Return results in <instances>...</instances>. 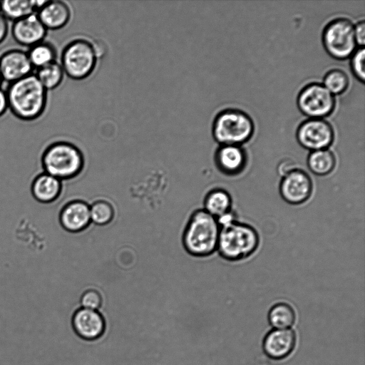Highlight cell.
Instances as JSON below:
<instances>
[{"label": "cell", "mask_w": 365, "mask_h": 365, "mask_svg": "<svg viewBox=\"0 0 365 365\" xmlns=\"http://www.w3.org/2000/svg\"><path fill=\"white\" fill-rule=\"evenodd\" d=\"M9 31V21L0 14V44L6 40Z\"/></svg>", "instance_id": "31"}, {"label": "cell", "mask_w": 365, "mask_h": 365, "mask_svg": "<svg viewBox=\"0 0 365 365\" xmlns=\"http://www.w3.org/2000/svg\"><path fill=\"white\" fill-rule=\"evenodd\" d=\"M0 14H1V6H0Z\"/></svg>", "instance_id": "35"}, {"label": "cell", "mask_w": 365, "mask_h": 365, "mask_svg": "<svg viewBox=\"0 0 365 365\" xmlns=\"http://www.w3.org/2000/svg\"><path fill=\"white\" fill-rule=\"evenodd\" d=\"M72 327L81 339L94 340L103 334L105 322L98 311L80 307L73 315Z\"/></svg>", "instance_id": "15"}, {"label": "cell", "mask_w": 365, "mask_h": 365, "mask_svg": "<svg viewBox=\"0 0 365 365\" xmlns=\"http://www.w3.org/2000/svg\"><path fill=\"white\" fill-rule=\"evenodd\" d=\"M322 42L331 57L339 60L347 58L356 49L354 26L347 19L332 20L323 31Z\"/></svg>", "instance_id": "7"}, {"label": "cell", "mask_w": 365, "mask_h": 365, "mask_svg": "<svg viewBox=\"0 0 365 365\" xmlns=\"http://www.w3.org/2000/svg\"><path fill=\"white\" fill-rule=\"evenodd\" d=\"M61 190V180L45 172L37 175L31 185L33 197L43 203L55 201L59 197Z\"/></svg>", "instance_id": "18"}, {"label": "cell", "mask_w": 365, "mask_h": 365, "mask_svg": "<svg viewBox=\"0 0 365 365\" xmlns=\"http://www.w3.org/2000/svg\"><path fill=\"white\" fill-rule=\"evenodd\" d=\"M102 304L101 294L94 289L84 290L79 299L80 307L85 309L98 310Z\"/></svg>", "instance_id": "27"}, {"label": "cell", "mask_w": 365, "mask_h": 365, "mask_svg": "<svg viewBox=\"0 0 365 365\" xmlns=\"http://www.w3.org/2000/svg\"><path fill=\"white\" fill-rule=\"evenodd\" d=\"M33 70L27 52L22 49H9L0 56L3 81L11 83L33 73Z\"/></svg>", "instance_id": "12"}, {"label": "cell", "mask_w": 365, "mask_h": 365, "mask_svg": "<svg viewBox=\"0 0 365 365\" xmlns=\"http://www.w3.org/2000/svg\"><path fill=\"white\" fill-rule=\"evenodd\" d=\"M26 52L34 69L40 68L56 61V49L51 43L46 41L30 47Z\"/></svg>", "instance_id": "22"}, {"label": "cell", "mask_w": 365, "mask_h": 365, "mask_svg": "<svg viewBox=\"0 0 365 365\" xmlns=\"http://www.w3.org/2000/svg\"><path fill=\"white\" fill-rule=\"evenodd\" d=\"M364 58L365 50L364 47H361L354 52L351 60L352 73L361 82H364L365 78Z\"/></svg>", "instance_id": "28"}, {"label": "cell", "mask_w": 365, "mask_h": 365, "mask_svg": "<svg viewBox=\"0 0 365 365\" xmlns=\"http://www.w3.org/2000/svg\"><path fill=\"white\" fill-rule=\"evenodd\" d=\"M253 365H272L270 362L264 361V360H260L258 361H256Z\"/></svg>", "instance_id": "33"}, {"label": "cell", "mask_w": 365, "mask_h": 365, "mask_svg": "<svg viewBox=\"0 0 365 365\" xmlns=\"http://www.w3.org/2000/svg\"><path fill=\"white\" fill-rule=\"evenodd\" d=\"M300 111L310 118L329 115L335 106V98L322 84L312 83L304 86L297 97Z\"/></svg>", "instance_id": "8"}, {"label": "cell", "mask_w": 365, "mask_h": 365, "mask_svg": "<svg viewBox=\"0 0 365 365\" xmlns=\"http://www.w3.org/2000/svg\"><path fill=\"white\" fill-rule=\"evenodd\" d=\"M336 163L335 155L329 149L311 151L307 160L309 170L318 176H325L331 173Z\"/></svg>", "instance_id": "21"}, {"label": "cell", "mask_w": 365, "mask_h": 365, "mask_svg": "<svg viewBox=\"0 0 365 365\" xmlns=\"http://www.w3.org/2000/svg\"><path fill=\"white\" fill-rule=\"evenodd\" d=\"M202 208L217 219L232 211V197L223 188H213L205 195Z\"/></svg>", "instance_id": "20"}, {"label": "cell", "mask_w": 365, "mask_h": 365, "mask_svg": "<svg viewBox=\"0 0 365 365\" xmlns=\"http://www.w3.org/2000/svg\"><path fill=\"white\" fill-rule=\"evenodd\" d=\"M313 192V182L304 170L295 168L281 178L279 192L282 200L292 205L306 202Z\"/></svg>", "instance_id": "10"}, {"label": "cell", "mask_w": 365, "mask_h": 365, "mask_svg": "<svg viewBox=\"0 0 365 365\" xmlns=\"http://www.w3.org/2000/svg\"><path fill=\"white\" fill-rule=\"evenodd\" d=\"M349 77L340 69L329 71L324 78V86L332 94L339 95L349 86Z\"/></svg>", "instance_id": "26"}, {"label": "cell", "mask_w": 365, "mask_h": 365, "mask_svg": "<svg viewBox=\"0 0 365 365\" xmlns=\"http://www.w3.org/2000/svg\"><path fill=\"white\" fill-rule=\"evenodd\" d=\"M41 163L43 171L60 180L77 177L85 167V158L75 144L56 140L43 148Z\"/></svg>", "instance_id": "4"}, {"label": "cell", "mask_w": 365, "mask_h": 365, "mask_svg": "<svg viewBox=\"0 0 365 365\" xmlns=\"http://www.w3.org/2000/svg\"><path fill=\"white\" fill-rule=\"evenodd\" d=\"M89 205L91 224L96 226H105L113 220L115 209L113 204L110 200L99 198Z\"/></svg>", "instance_id": "24"}, {"label": "cell", "mask_w": 365, "mask_h": 365, "mask_svg": "<svg viewBox=\"0 0 365 365\" xmlns=\"http://www.w3.org/2000/svg\"><path fill=\"white\" fill-rule=\"evenodd\" d=\"M214 161L222 174L233 177L245 170L247 158L245 150L240 145H222L215 151Z\"/></svg>", "instance_id": "14"}, {"label": "cell", "mask_w": 365, "mask_h": 365, "mask_svg": "<svg viewBox=\"0 0 365 365\" xmlns=\"http://www.w3.org/2000/svg\"><path fill=\"white\" fill-rule=\"evenodd\" d=\"M297 168L295 163L289 159L282 160L277 165V173L282 177L284 176L292 170Z\"/></svg>", "instance_id": "30"}, {"label": "cell", "mask_w": 365, "mask_h": 365, "mask_svg": "<svg viewBox=\"0 0 365 365\" xmlns=\"http://www.w3.org/2000/svg\"><path fill=\"white\" fill-rule=\"evenodd\" d=\"M59 222L66 231L71 233L85 230L91 224L89 203L74 195V197L61 210Z\"/></svg>", "instance_id": "11"}, {"label": "cell", "mask_w": 365, "mask_h": 365, "mask_svg": "<svg viewBox=\"0 0 365 365\" xmlns=\"http://www.w3.org/2000/svg\"><path fill=\"white\" fill-rule=\"evenodd\" d=\"M268 320L275 329H287L294 324L295 313L289 304L284 302L277 303L269 309Z\"/></svg>", "instance_id": "25"}, {"label": "cell", "mask_w": 365, "mask_h": 365, "mask_svg": "<svg viewBox=\"0 0 365 365\" xmlns=\"http://www.w3.org/2000/svg\"><path fill=\"white\" fill-rule=\"evenodd\" d=\"M296 344V335L289 329H275L269 331L263 340V350L272 359L280 360L287 357Z\"/></svg>", "instance_id": "16"}, {"label": "cell", "mask_w": 365, "mask_h": 365, "mask_svg": "<svg viewBox=\"0 0 365 365\" xmlns=\"http://www.w3.org/2000/svg\"><path fill=\"white\" fill-rule=\"evenodd\" d=\"M212 135L222 145H240L248 141L254 132L252 118L238 109H225L219 113L212 123Z\"/></svg>", "instance_id": "5"}, {"label": "cell", "mask_w": 365, "mask_h": 365, "mask_svg": "<svg viewBox=\"0 0 365 365\" xmlns=\"http://www.w3.org/2000/svg\"><path fill=\"white\" fill-rule=\"evenodd\" d=\"M2 83H3V80H2L1 75V73H0V87H1V86L2 84Z\"/></svg>", "instance_id": "34"}, {"label": "cell", "mask_w": 365, "mask_h": 365, "mask_svg": "<svg viewBox=\"0 0 365 365\" xmlns=\"http://www.w3.org/2000/svg\"><path fill=\"white\" fill-rule=\"evenodd\" d=\"M97 59L98 53L93 44L86 39L76 38L64 46L60 64L66 76L80 81L93 72Z\"/></svg>", "instance_id": "6"}, {"label": "cell", "mask_w": 365, "mask_h": 365, "mask_svg": "<svg viewBox=\"0 0 365 365\" xmlns=\"http://www.w3.org/2000/svg\"><path fill=\"white\" fill-rule=\"evenodd\" d=\"M220 227L217 252L229 262L244 260L252 256L259 245V235L251 225L240 222L234 212L217 219Z\"/></svg>", "instance_id": "1"}, {"label": "cell", "mask_w": 365, "mask_h": 365, "mask_svg": "<svg viewBox=\"0 0 365 365\" xmlns=\"http://www.w3.org/2000/svg\"><path fill=\"white\" fill-rule=\"evenodd\" d=\"M6 93L9 109L21 120H36L46 110L48 91L34 73L9 83Z\"/></svg>", "instance_id": "2"}, {"label": "cell", "mask_w": 365, "mask_h": 365, "mask_svg": "<svg viewBox=\"0 0 365 365\" xmlns=\"http://www.w3.org/2000/svg\"><path fill=\"white\" fill-rule=\"evenodd\" d=\"M45 1L3 0L0 1L1 14L13 22L32 14H36Z\"/></svg>", "instance_id": "19"}, {"label": "cell", "mask_w": 365, "mask_h": 365, "mask_svg": "<svg viewBox=\"0 0 365 365\" xmlns=\"http://www.w3.org/2000/svg\"><path fill=\"white\" fill-rule=\"evenodd\" d=\"M36 15L47 31H56L63 29L68 24L71 18V10L65 1L46 0Z\"/></svg>", "instance_id": "17"}, {"label": "cell", "mask_w": 365, "mask_h": 365, "mask_svg": "<svg viewBox=\"0 0 365 365\" xmlns=\"http://www.w3.org/2000/svg\"><path fill=\"white\" fill-rule=\"evenodd\" d=\"M34 74L47 91L57 88L63 82L65 75L60 63L56 61L36 69Z\"/></svg>", "instance_id": "23"}, {"label": "cell", "mask_w": 365, "mask_h": 365, "mask_svg": "<svg viewBox=\"0 0 365 365\" xmlns=\"http://www.w3.org/2000/svg\"><path fill=\"white\" fill-rule=\"evenodd\" d=\"M47 31L36 14L14 21L11 28L14 40L19 45L29 48L44 41Z\"/></svg>", "instance_id": "13"}, {"label": "cell", "mask_w": 365, "mask_h": 365, "mask_svg": "<svg viewBox=\"0 0 365 365\" xmlns=\"http://www.w3.org/2000/svg\"><path fill=\"white\" fill-rule=\"evenodd\" d=\"M354 36L356 44L364 47L365 42V23L364 21L358 22L354 26Z\"/></svg>", "instance_id": "29"}, {"label": "cell", "mask_w": 365, "mask_h": 365, "mask_svg": "<svg viewBox=\"0 0 365 365\" xmlns=\"http://www.w3.org/2000/svg\"><path fill=\"white\" fill-rule=\"evenodd\" d=\"M331 125L320 118H310L304 121L297 130L298 143L311 151L327 149L334 140Z\"/></svg>", "instance_id": "9"}, {"label": "cell", "mask_w": 365, "mask_h": 365, "mask_svg": "<svg viewBox=\"0 0 365 365\" xmlns=\"http://www.w3.org/2000/svg\"><path fill=\"white\" fill-rule=\"evenodd\" d=\"M9 109L6 91L0 88V117L4 115Z\"/></svg>", "instance_id": "32"}, {"label": "cell", "mask_w": 365, "mask_h": 365, "mask_svg": "<svg viewBox=\"0 0 365 365\" xmlns=\"http://www.w3.org/2000/svg\"><path fill=\"white\" fill-rule=\"evenodd\" d=\"M220 227L217 218L203 208L193 210L182 230L181 242L185 252L195 258H204L217 251Z\"/></svg>", "instance_id": "3"}]
</instances>
